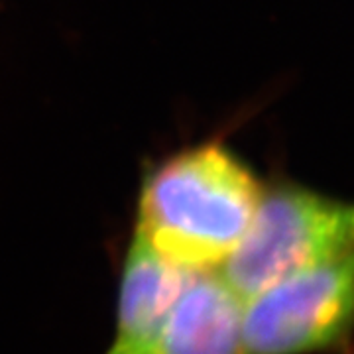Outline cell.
<instances>
[{"label": "cell", "mask_w": 354, "mask_h": 354, "mask_svg": "<svg viewBox=\"0 0 354 354\" xmlns=\"http://www.w3.org/2000/svg\"><path fill=\"white\" fill-rule=\"evenodd\" d=\"M262 193L258 177L228 146L197 144L146 174L134 234L171 264L213 272L244 236Z\"/></svg>", "instance_id": "cell-1"}, {"label": "cell", "mask_w": 354, "mask_h": 354, "mask_svg": "<svg viewBox=\"0 0 354 354\" xmlns=\"http://www.w3.org/2000/svg\"><path fill=\"white\" fill-rule=\"evenodd\" d=\"M354 248V203L281 185L262 193L221 278L242 301L279 279Z\"/></svg>", "instance_id": "cell-2"}, {"label": "cell", "mask_w": 354, "mask_h": 354, "mask_svg": "<svg viewBox=\"0 0 354 354\" xmlns=\"http://www.w3.org/2000/svg\"><path fill=\"white\" fill-rule=\"evenodd\" d=\"M354 341V248L242 301V354H325Z\"/></svg>", "instance_id": "cell-3"}, {"label": "cell", "mask_w": 354, "mask_h": 354, "mask_svg": "<svg viewBox=\"0 0 354 354\" xmlns=\"http://www.w3.org/2000/svg\"><path fill=\"white\" fill-rule=\"evenodd\" d=\"M242 299L215 272L197 274L152 339L124 354H242Z\"/></svg>", "instance_id": "cell-4"}]
</instances>
